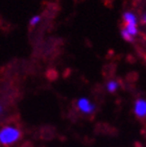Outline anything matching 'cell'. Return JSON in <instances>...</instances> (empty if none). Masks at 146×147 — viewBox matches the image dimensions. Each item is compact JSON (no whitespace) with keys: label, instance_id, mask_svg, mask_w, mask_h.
Returning <instances> with one entry per match:
<instances>
[{"label":"cell","instance_id":"8fae6325","mask_svg":"<svg viewBox=\"0 0 146 147\" xmlns=\"http://www.w3.org/2000/svg\"><path fill=\"white\" fill-rule=\"evenodd\" d=\"M0 147H1V146H0Z\"/></svg>","mask_w":146,"mask_h":147},{"label":"cell","instance_id":"6da1fadb","mask_svg":"<svg viewBox=\"0 0 146 147\" xmlns=\"http://www.w3.org/2000/svg\"><path fill=\"white\" fill-rule=\"evenodd\" d=\"M22 139V130L16 124L9 123L0 128V146L11 147Z\"/></svg>","mask_w":146,"mask_h":147},{"label":"cell","instance_id":"8992f818","mask_svg":"<svg viewBox=\"0 0 146 147\" xmlns=\"http://www.w3.org/2000/svg\"><path fill=\"white\" fill-rule=\"evenodd\" d=\"M124 29H125L132 38L136 37V36L138 34V26L137 25H125L124 26Z\"/></svg>","mask_w":146,"mask_h":147},{"label":"cell","instance_id":"9c48e42d","mask_svg":"<svg viewBox=\"0 0 146 147\" xmlns=\"http://www.w3.org/2000/svg\"><path fill=\"white\" fill-rule=\"evenodd\" d=\"M4 113V107L2 105H0V115H2Z\"/></svg>","mask_w":146,"mask_h":147},{"label":"cell","instance_id":"277c9868","mask_svg":"<svg viewBox=\"0 0 146 147\" xmlns=\"http://www.w3.org/2000/svg\"><path fill=\"white\" fill-rule=\"evenodd\" d=\"M124 25H137V16L130 11H126L123 14Z\"/></svg>","mask_w":146,"mask_h":147},{"label":"cell","instance_id":"ba28073f","mask_svg":"<svg viewBox=\"0 0 146 147\" xmlns=\"http://www.w3.org/2000/svg\"><path fill=\"white\" fill-rule=\"evenodd\" d=\"M40 21H41V16H39V15H36V16H34V17L30 19V21H29V24H30L31 26H34V25H36Z\"/></svg>","mask_w":146,"mask_h":147},{"label":"cell","instance_id":"30bf717a","mask_svg":"<svg viewBox=\"0 0 146 147\" xmlns=\"http://www.w3.org/2000/svg\"><path fill=\"white\" fill-rule=\"evenodd\" d=\"M141 22H142V24H145V22H146V16H145V14H143V17H142Z\"/></svg>","mask_w":146,"mask_h":147},{"label":"cell","instance_id":"3957f363","mask_svg":"<svg viewBox=\"0 0 146 147\" xmlns=\"http://www.w3.org/2000/svg\"><path fill=\"white\" fill-rule=\"evenodd\" d=\"M132 112L138 119H144L146 117V99L145 98H138L134 102Z\"/></svg>","mask_w":146,"mask_h":147},{"label":"cell","instance_id":"52a82bcc","mask_svg":"<svg viewBox=\"0 0 146 147\" xmlns=\"http://www.w3.org/2000/svg\"><path fill=\"white\" fill-rule=\"evenodd\" d=\"M121 37L123 38L125 41H127V42H132V41H134V38H132L124 28L121 29Z\"/></svg>","mask_w":146,"mask_h":147},{"label":"cell","instance_id":"7a4b0ae2","mask_svg":"<svg viewBox=\"0 0 146 147\" xmlns=\"http://www.w3.org/2000/svg\"><path fill=\"white\" fill-rule=\"evenodd\" d=\"M75 108L82 115H92L96 110L95 103L88 97H79L75 102Z\"/></svg>","mask_w":146,"mask_h":147},{"label":"cell","instance_id":"5b68a950","mask_svg":"<svg viewBox=\"0 0 146 147\" xmlns=\"http://www.w3.org/2000/svg\"><path fill=\"white\" fill-rule=\"evenodd\" d=\"M105 89L111 94L116 93L119 89V82L116 79H110L109 82H107V85H105Z\"/></svg>","mask_w":146,"mask_h":147}]
</instances>
